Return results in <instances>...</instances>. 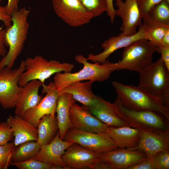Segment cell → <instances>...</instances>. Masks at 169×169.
<instances>
[{
	"instance_id": "cell-1",
	"label": "cell",
	"mask_w": 169,
	"mask_h": 169,
	"mask_svg": "<svg viewBox=\"0 0 169 169\" xmlns=\"http://www.w3.org/2000/svg\"><path fill=\"white\" fill-rule=\"evenodd\" d=\"M112 85L118 99L124 107L132 110L151 111L159 113L169 120V107L160 98L143 89L114 81Z\"/></svg>"
},
{
	"instance_id": "cell-2",
	"label": "cell",
	"mask_w": 169,
	"mask_h": 169,
	"mask_svg": "<svg viewBox=\"0 0 169 169\" xmlns=\"http://www.w3.org/2000/svg\"><path fill=\"white\" fill-rule=\"evenodd\" d=\"M30 13L29 10L23 7L11 13L12 24L5 28L9 50L0 61V70L4 67L12 68L21 53L28 32Z\"/></svg>"
},
{
	"instance_id": "cell-3",
	"label": "cell",
	"mask_w": 169,
	"mask_h": 169,
	"mask_svg": "<svg viewBox=\"0 0 169 169\" xmlns=\"http://www.w3.org/2000/svg\"><path fill=\"white\" fill-rule=\"evenodd\" d=\"M74 58L76 62L83 65V68L74 73H57L55 74L53 82L50 83L59 92L68 85L76 82L87 80L93 82H103L108 79L114 72L112 63L107 60L103 63H92L81 54L76 55Z\"/></svg>"
},
{
	"instance_id": "cell-4",
	"label": "cell",
	"mask_w": 169,
	"mask_h": 169,
	"mask_svg": "<svg viewBox=\"0 0 169 169\" xmlns=\"http://www.w3.org/2000/svg\"><path fill=\"white\" fill-rule=\"evenodd\" d=\"M113 103L117 115L129 126L157 134L169 131L168 124L161 114L151 111L127 109L122 105L116 98Z\"/></svg>"
},
{
	"instance_id": "cell-5",
	"label": "cell",
	"mask_w": 169,
	"mask_h": 169,
	"mask_svg": "<svg viewBox=\"0 0 169 169\" xmlns=\"http://www.w3.org/2000/svg\"><path fill=\"white\" fill-rule=\"evenodd\" d=\"M139 73L138 86L161 98L169 107V70L161 57Z\"/></svg>"
},
{
	"instance_id": "cell-6",
	"label": "cell",
	"mask_w": 169,
	"mask_h": 169,
	"mask_svg": "<svg viewBox=\"0 0 169 169\" xmlns=\"http://www.w3.org/2000/svg\"><path fill=\"white\" fill-rule=\"evenodd\" d=\"M156 45L143 38L125 48L121 59L112 63L113 71L127 70L139 73L152 62Z\"/></svg>"
},
{
	"instance_id": "cell-7",
	"label": "cell",
	"mask_w": 169,
	"mask_h": 169,
	"mask_svg": "<svg viewBox=\"0 0 169 169\" xmlns=\"http://www.w3.org/2000/svg\"><path fill=\"white\" fill-rule=\"evenodd\" d=\"M25 64V70L21 74L18 82L21 87L34 79L44 84L45 80L52 75L61 72H71L74 67L73 64L56 60L48 61L39 55L28 58Z\"/></svg>"
},
{
	"instance_id": "cell-8",
	"label": "cell",
	"mask_w": 169,
	"mask_h": 169,
	"mask_svg": "<svg viewBox=\"0 0 169 169\" xmlns=\"http://www.w3.org/2000/svg\"><path fill=\"white\" fill-rule=\"evenodd\" d=\"M61 158L69 169H110L101 154L76 143L68 148Z\"/></svg>"
},
{
	"instance_id": "cell-9",
	"label": "cell",
	"mask_w": 169,
	"mask_h": 169,
	"mask_svg": "<svg viewBox=\"0 0 169 169\" xmlns=\"http://www.w3.org/2000/svg\"><path fill=\"white\" fill-rule=\"evenodd\" d=\"M63 140L78 144L99 153L118 148L107 133H94L70 128Z\"/></svg>"
},
{
	"instance_id": "cell-10",
	"label": "cell",
	"mask_w": 169,
	"mask_h": 169,
	"mask_svg": "<svg viewBox=\"0 0 169 169\" xmlns=\"http://www.w3.org/2000/svg\"><path fill=\"white\" fill-rule=\"evenodd\" d=\"M25 70V60H22L18 68L0 70V104L4 109L15 107L22 88L18 84L19 77Z\"/></svg>"
},
{
	"instance_id": "cell-11",
	"label": "cell",
	"mask_w": 169,
	"mask_h": 169,
	"mask_svg": "<svg viewBox=\"0 0 169 169\" xmlns=\"http://www.w3.org/2000/svg\"><path fill=\"white\" fill-rule=\"evenodd\" d=\"M52 3L56 15L71 27L88 24L93 18L78 0H52Z\"/></svg>"
},
{
	"instance_id": "cell-12",
	"label": "cell",
	"mask_w": 169,
	"mask_h": 169,
	"mask_svg": "<svg viewBox=\"0 0 169 169\" xmlns=\"http://www.w3.org/2000/svg\"><path fill=\"white\" fill-rule=\"evenodd\" d=\"M42 93H46L40 102L34 107L26 110L22 118L37 128L40 120L44 116H55L57 101L59 92L51 83L43 84Z\"/></svg>"
},
{
	"instance_id": "cell-13",
	"label": "cell",
	"mask_w": 169,
	"mask_h": 169,
	"mask_svg": "<svg viewBox=\"0 0 169 169\" xmlns=\"http://www.w3.org/2000/svg\"><path fill=\"white\" fill-rule=\"evenodd\" d=\"M71 128L94 133H107L109 126L93 115L88 109L73 104L69 112Z\"/></svg>"
},
{
	"instance_id": "cell-14",
	"label": "cell",
	"mask_w": 169,
	"mask_h": 169,
	"mask_svg": "<svg viewBox=\"0 0 169 169\" xmlns=\"http://www.w3.org/2000/svg\"><path fill=\"white\" fill-rule=\"evenodd\" d=\"M143 38H144V33L141 25L139 26L138 31L133 35L127 36L121 33L118 35L112 36L105 40L101 44L103 51L97 54H90L87 59L93 63H103L117 50L125 48L132 43Z\"/></svg>"
},
{
	"instance_id": "cell-15",
	"label": "cell",
	"mask_w": 169,
	"mask_h": 169,
	"mask_svg": "<svg viewBox=\"0 0 169 169\" xmlns=\"http://www.w3.org/2000/svg\"><path fill=\"white\" fill-rule=\"evenodd\" d=\"M116 5L118 7L116 15L122 19L121 33L127 36L136 33L137 28L141 25L143 18L137 0H125V2L122 1L116 3Z\"/></svg>"
},
{
	"instance_id": "cell-16",
	"label": "cell",
	"mask_w": 169,
	"mask_h": 169,
	"mask_svg": "<svg viewBox=\"0 0 169 169\" xmlns=\"http://www.w3.org/2000/svg\"><path fill=\"white\" fill-rule=\"evenodd\" d=\"M101 156L110 169H127L147 157L141 151L120 148L101 153Z\"/></svg>"
},
{
	"instance_id": "cell-17",
	"label": "cell",
	"mask_w": 169,
	"mask_h": 169,
	"mask_svg": "<svg viewBox=\"0 0 169 169\" xmlns=\"http://www.w3.org/2000/svg\"><path fill=\"white\" fill-rule=\"evenodd\" d=\"M74 143L61 139L59 131L49 143L41 146L37 153L32 159L50 163L69 169L63 162L61 156L66 149Z\"/></svg>"
},
{
	"instance_id": "cell-18",
	"label": "cell",
	"mask_w": 169,
	"mask_h": 169,
	"mask_svg": "<svg viewBox=\"0 0 169 169\" xmlns=\"http://www.w3.org/2000/svg\"><path fill=\"white\" fill-rule=\"evenodd\" d=\"M131 150L141 151L150 158L160 151H169V131L157 134L140 130L138 145Z\"/></svg>"
},
{
	"instance_id": "cell-19",
	"label": "cell",
	"mask_w": 169,
	"mask_h": 169,
	"mask_svg": "<svg viewBox=\"0 0 169 169\" xmlns=\"http://www.w3.org/2000/svg\"><path fill=\"white\" fill-rule=\"evenodd\" d=\"M43 84L40 81L34 79L22 87L15 104V115L22 118L26 110L40 102L43 97L38 94V90Z\"/></svg>"
},
{
	"instance_id": "cell-20",
	"label": "cell",
	"mask_w": 169,
	"mask_h": 169,
	"mask_svg": "<svg viewBox=\"0 0 169 169\" xmlns=\"http://www.w3.org/2000/svg\"><path fill=\"white\" fill-rule=\"evenodd\" d=\"M87 108L93 115L109 126H129L117 115L113 103L100 97L98 96L95 103Z\"/></svg>"
},
{
	"instance_id": "cell-21",
	"label": "cell",
	"mask_w": 169,
	"mask_h": 169,
	"mask_svg": "<svg viewBox=\"0 0 169 169\" xmlns=\"http://www.w3.org/2000/svg\"><path fill=\"white\" fill-rule=\"evenodd\" d=\"M6 122L13 130L15 146L28 141H37V128L23 118L16 115L14 116L10 115Z\"/></svg>"
},
{
	"instance_id": "cell-22",
	"label": "cell",
	"mask_w": 169,
	"mask_h": 169,
	"mask_svg": "<svg viewBox=\"0 0 169 169\" xmlns=\"http://www.w3.org/2000/svg\"><path fill=\"white\" fill-rule=\"evenodd\" d=\"M107 133L118 148L132 149L139 143L140 130L130 126H109Z\"/></svg>"
},
{
	"instance_id": "cell-23",
	"label": "cell",
	"mask_w": 169,
	"mask_h": 169,
	"mask_svg": "<svg viewBox=\"0 0 169 169\" xmlns=\"http://www.w3.org/2000/svg\"><path fill=\"white\" fill-rule=\"evenodd\" d=\"M93 83L90 80L76 82L66 87L59 93H66L71 94L74 100L88 108L95 103L98 96L92 91Z\"/></svg>"
},
{
	"instance_id": "cell-24",
	"label": "cell",
	"mask_w": 169,
	"mask_h": 169,
	"mask_svg": "<svg viewBox=\"0 0 169 169\" xmlns=\"http://www.w3.org/2000/svg\"><path fill=\"white\" fill-rule=\"evenodd\" d=\"M75 102L76 100L71 94L66 93H60L57 101L56 112L59 136L62 140L67 131L71 128L70 110L72 105Z\"/></svg>"
},
{
	"instance_id": "cell-25",
	"label": "cell",
	"mask_w": 169,
	"mask_h": 169,
	"mask_svg": "<svg viewBox=\"0 0 169 169\" xmlns=\"http://www.w3.org/2000/svg\"><path fill=\"white\" fill-rule=\"evenodd\" d=\"M38 131L37 142L41 146L50 143L59 131L56 117L47 115L39 121L37 127Z\"/></svg>"
},
{
	"instance_id": "cell-26",
	"label": "cell",
	"mask_w": 169,
	"mask_h": 169,
	"mask_svg": "<svg viewBox=\"0 0 169 169\" xmlns=\"http://www.w3.org/2000/svg\"><path fill=\"white\" fill-rule=\"evenodd\" d=\"M142 21L144 39L156 45L159 44L165 34L169 31V25L158 23L147 14L143 17Z\"/></svg>"
},
{
	"instance_id": "cell-27",
	"label": "cell",
	"mask_w": 169,
	"mask_h": 169,
	"mask_svg": "<svg viewBox=\"0 0 169 169\" xmlns=\"http://www.w3.org/2000/svg\"><path fill=\"white\" fill-rule=\"evenodd\" d=\"M40 148L37 141H27L18 145L15 146L12 152L11 163L32 159L39 151Z\"/></svg>"
},
{
	"instance_id": "cell-28",
	"label": "cell",
	"mask_w": 169,
	"mask_h": 169,
	"mask_svg": "<svg viewBox=\"0 0 169 169\" xmlns=\"http://www.w3.org/2000/svg\"><path fill=\"white\" fill-rule=\"evenodd\" d=\"M147 14L158 23L169 25V0H163L155 5Z\"/></svg>"
},
{
	"instance_id": "cell-29",
	"label": "cell",
	"mask_w": 169,
	"mask_h": 169,
	"mask_svg": "<svg viewBox=\"0 0 169 169\" xmlns=\"http://www.w3.org/2000/svg\"><path fill=\"white\" fill-rule=\"evenodd\" d=\"M82 5L93 16L98 17L106 12V0H78Z\"/></svg>"
},
{
	"instance_id": "cell-30",
	"label": "cell",
	"mask_w": 169,
	"mask_h": 169,
	"mask_svg": "<svg viewBox=\"0 0 169 169\" xmlns=\"http://www.w3.org/2000/svg\"><path fill=\"white\" fill-rule=\"evenodd\" d=\"M11 165L19 169H63V167L41 161L31 159L16 163H12Z\"/></svg>"
},
{
	"instance_id": "cell-31",
	"label": "cell",
	"mask_w": 169,
	"mask_h": 169,
	"mask_svg": "<svg viewBox=\"0 0 169 169\" xmlns=\"http://www.w3.org/2000/svg\"><path fill=\"white\" fill-rule=\"evenodd\" d=\"M14 147V142L0 145V169H7L11 164V156Z\"/></svg>"
},
{
	"instance_id": "cell-32",
	"label": "cell",
	"mask_w": 169,
	"mask_h": 169,
	"mask_svg": "<svg viewBox=\"0 0 169 169\" xmlns=\"http://www.w3.org/2000/svg\"><path fill=\"white\" fill-rule=\"evenodd\" d=\"M154 169H169V151H160L152 157Z\"/></svg>"
},
{
	"instance_id": "cell-33",
	"label": "cell",
	"mask_w": 169,
	"mask_h": 169,
	"mask_svg": "<svg viewBox=\"0 0 169 169\" xmlns=\"http://www.w3.org/2000/svg\"><path fill=\"white\" fill-rule=\"evenodd\" d=\"M13 137V130L7 122L0 123V145L9 142Z\"/></svg>"
},
{
	"instance_id": "cell-34",
	"label": "cell",
	"mask_w": 169,
	"mask_h": 169,
	"mask_svg": "<svg viewBox=\"0 0 169 169\" xmlns=\"http://www.w3.org/2000/svg\"><path fill=\"white\" fill-rule=\"evenodd\" d=\"M163 0H137L140 12L143 18L147 14L153 7Z\"/></svg>"
},
{
	"instance_id": "cell-35",
	"label": "cell",
	"mask_w": 169,
	"mask_h": 169,
	"mask_svg": "<svg viewBox=\"0 0 169 169\" xmlns=\"http://www.w3.org/2000/svg\"><path fill=\"white\" fill-rule=\"evenodd\" d=\"M127 169H154L152 158L146 159L129 167Z\"/></svg>"
},
{
	"instance_id": "cell-36",
	"label": "cell",
	"mask_w": 169,
	"mask_h": 169,
	"mask_svg": "<svg viewBox=\"0 0 169 169\" xmlns=\"http://www.w3.org/2000/svg\"><path fill=\"white\" fill-rule=\"evenodd\" d=\"M161 55V57L167 69L169 70V47L162 46L159 44L156 46V51Z\"/></svg>"
},
{
	"instance_id": "cell-37",
	"label": "cell",
	"mask_w": 169,
	"mask_h": 169,
	"mask_svg": "<svg viewBox=\"0 0 169 169\" xmlns=\"http://www.w3.org/2000/svg\"><path fill=\"white\" fill-rule=\"evenodd\" d=\"M3 27H0V57H3L6 55V47H8L5 38L6 29H3Z\"/></svg>"
},
{
	"instance_id": "cell-38",
	"label": "cell",
	"mask_w": 169,
	"mask_h": 169,
	"mask_svg": "<svg viewBox=\"0 0 169 169\" xmlns=\"http://www.w3.org/2000/svg\"><path fill=\"white\" fill-rule=\"evenodd\" d=\"M0 21L4 23L6 28L12 24L11 15L8 13L5 6H0Z\"/></svg>"
},
{
	"instance_id": "cell-39",
	"label": "cell",
	"mask_w": 169,
	"mask_h": 169,
	"mask_svg": "<svg viewBox=\"0 0 169 169\" xmlns=\"http://www.w3.org/2000/svg\"><path fill=\"white\" fill-rule=\"evenodd\" d=\"M107 9L106 13L107 15L109 17L110 22L113 23L116 16V10L114 7L113 0H106Z\"/></svg>"
},
{
	"instance_id": "cell-40",
	"label": "cell",
	"mask_w": 169,
	"mask_h": 169,
	"mask_svg": "<svg viewBox=\"0 0 169 169\" xmlns=\"http://www.w3.org/2000/svg\"><path fill=\"white\" fill-rule=\"evenodd\" d=\"M8 3L5 7L8 14L11 15V13L18 10V4L19 0H8Z\"/></svg>"
},
{
	"instance_id": "cell-41",
	"label": "cell",
	"mask_w": 169,
	"mask_h": 169,
	"mask_svg": "<svg viewBox=\"0 0 169 169\" xmlns=\"http://www.w3.org/2000/svg\"><path fill=\"white\" fill-rule=\"evenodd\" d=\"M159 45L164 47H169V31L165 34Z\"/></svg>"
},
{
	"instance_id": "cell-42",
	"label": "cell",
	"mask_w": 169,
	"mask_h": 169,
	"mask_svg": "<svg viewBox=\"0 0 169 169\" xmlns=\"http://www.w3.org/2000/svg\"><path fill=\"white\" fill-rule=\"evenodd\" d=\"M116 3L122 1V0H116Z\"/></svg>"
},
{
	"instance_id": "cell-43",
	"label": "cell",
	"mask_w": 169,
	"mask_h": 169,
	"mask_svg": "<svg viewBox=\"0 0 169 169\" xmlns=\"http://www.w3.org/2000/svg\"><path fill=\"white\" fill-rule=\"evenodd\" d=\"M1 0H0V3H1Z\"/></svg>"
}]
</instances>
